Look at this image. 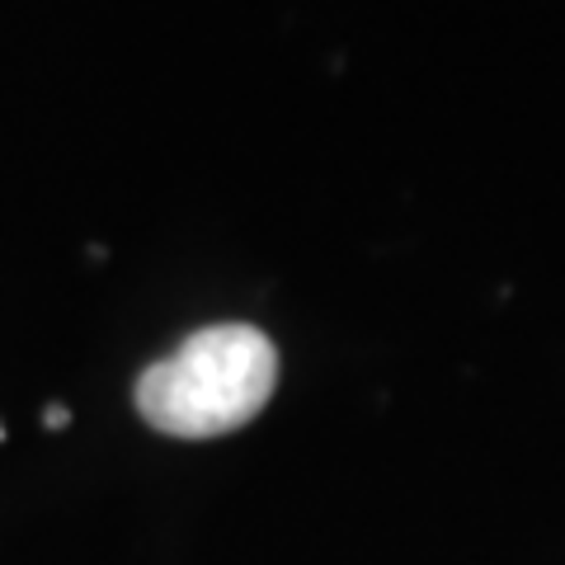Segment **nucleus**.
<instances>
[{
	"label": "nucleus",
	"instance_id": "1",
	"mask_svg": "<svg viewBox=\"0 0 565 565\" xmlns=\"http://www.w3.org/2000/svg\"><path fill=\"white\" fill-rule=\"evenodd\" d=\"M278 386L269 334L241 321L207 326L137 377V411L170 438H217L250 424Z\"/></svg>",
	"mask_w": 565,
	"mask_h": 565
}]
</instances>
